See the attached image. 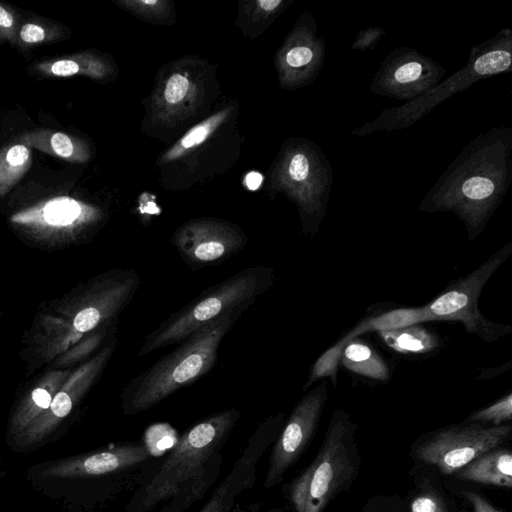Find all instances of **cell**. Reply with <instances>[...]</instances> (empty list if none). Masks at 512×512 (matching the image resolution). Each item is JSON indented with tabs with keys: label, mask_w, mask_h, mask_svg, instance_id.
<instances>
[{
	"label": "cell",
	"mask_w": 512,
	"mask_h": 512,
	"mask_svg": "<svg viewBox=\"0 0 512 512\" xmlns=\"http://www.w3.org/2000/svg\"><path fill=\"white\" fill-rule=\"evenodd\" d=\"M35 70L42 75L54 77H68L77 74L99 76L103 72V67L90 56L81 54L38 63Z\"/></svg>",
	"instance_id": "obj_16"
},
{
	"label": "cell",
	"mask_w": 512,
	"mask_h": 512,
	"mask_svg": "<svg viewBox=\"0 0 512 512\" xmlns=\"http://www.w3.org/2000/svg\"><path fill=\"white\" fill-rule=\"evenodd\" d=\"M32 163L31 147L16 143L0 151V196L5 195Z\"/></svg>",
	"instance_id": "obj_15"
},
{
	"label": "cell",
	"mask_w": 512,
	"mask_h": 512,
	"mask_svg": "<svg viewBox=\"0 0 512 512\" xmlns=\"http://www.w3.org/2000/svg\"><path fill=\"white\" fill-rule=\"evenodd\" d=\"M226 112L218 113L204 122L192 128L180 141L179 145L169 152L168 157L174 158L181 154L185 149H189L195 145L203 142L210 133L220 124L224 119Z\"/></svg>",
	"instance_id": "obj_20"
},
{
	"label": "cell",
	"mask_w": 512,
	"mask_h": 512,
	"mask_svg": "<svg viewBox=\"0 0 512 512\" xmlns=\"http://www.w3.org/2000/svg\"><path fill=\"white\" fill-rule=\"evenodd\" d=\"M155 457L143 441L116 444L89 454L60 460L41 472L55 478H89L107 475L145 474Z\"/></svg>",
	"instance_id": "obj_9"
},
{
	"label": "cell",
	"mask_w": 512,
	"mask_h": 512,
	"mask_svg": "<svg viewBox=\"0 0 512 512\" xmlns=\"http://www.w3.org/2000/svg\"><path fill=\"white\" fill-rule=\"evenodd\" d=\"M327 397V383L323 381L304 395L285 420L272 445L264 489L279 485L287 471L307 450L316 433Z\"/></svg>",
	"instance_id": "obj_7"
},
{
	"label": "cell",
	"mask_w": 512,
	"mask_h": 512,
	"mask_svg": "<svg viewBox=\"0 0 512 512\" xmlns=\"http://www.w3.org/2000/svg\"><path fill=\"white\" fill-rule=\"evenodd\" d=\"M511 64V54L505 50H495L480 56L474 69L482 75L496 74L506 70Z\"/></svg>",
	"instance_id": "obj_22"
},
{
	"label": "cell",
	"mask_w": 512,
	"mask_h": 512,
	"mask_svg": "<svg viewBox=\"0 0 512 512\" xmlns=\"http://www.w3.org/2000/svg\"><path fill=\"white\" fill-rule=\"evenodd\" d=\"M240 418L234 408L191 426L175 442L162 463L135 490L125 512H184L200 500L220 474L224 444Z\"/></svg>",
	"instance_id": "obj_1"
},
{
	"label": "cell",
	"mask_w": 512,
	"mask_h": 512,
	"mask_svg": "<svg viewBox=\"0 0 512 512\" xmlns=\"http://www.w3.org/2000/svg\"><path fill=\"white\" fill-rule=\"evenodd\" d=\"M342 365L349 371L379 381L390 377V370L381 355L366 341L348 337L340 351Z\"/></svg>",
	"instance_id": "obj_12"
},
{
	"label": "cell",
	"mask_w": 512,
	"mask_h": 512,
	"mask_svg": "<svg viewBox=\"0 0 512 512\" xmlns=\"http://www.w3.org/2000/svg\"><path fill=\"white\" fill-rule=\"evenodd\" d=\"M494 184L489 178L471 177L462 186V193L470 200L480 201L492 195Z\"/></svg>",
	"instance_id": "obj_23"
},
{
	"label": "cell",
	"mask_w": 512,
	"mask_h": 512,
	"mask_svg": "<svg viewBox=\"0 0 512 512\" xmlns=\"http://www.w3.org/2000/svg\"><path fill=\"white\" fill-rule=\"evenodd\" d=\"M512 434L510 423L486 426L465 421L431 431L412 445L411 457L417 464L428 466L448 476L476 457L503 446Z\"/></svg>",
	"instance_id": "obj_6"
},
{
	"label": "cell",
	"mask_w": 512,
	"mask_h": 512,
	"mask_svg": "<svg viewBox=\"0 0 512 512\" xmlns=\"http://www.w3.org/2000/svg\"><path fill=\"white\" fill-rule=\"evenodd\" d=\"M245 182L249 190H256L262 182V175L257 172H250L247 174Z\"/></svg>",
	"instance_id": "obj_33"
},
{
	"label": "cell",
	"mask_w": 512,
	"mask_h": 512,
	"mask_svg": "<svg viewBox=\"0 0 512 512\" xmlns=\"http://www.w3.org/2000/svg\"><path fill=\"white\" fill-rule=\"evenodd\" d=\"M286 420L284 413L263 420L234 462L229 474L214 489L210 498L199 512H237L236 500L256 482V468L259 460L279 435Z\"/></svg>",
	"instance_id": "obj_8"
},
{
	"label": "cell",
	"mask_w": 512,
	"mask_h": 512,
	"mask_svg": "<svg viewBox=\"0 0 512 512\" xmlns=\"http://www.w3.org/2000/svg\"><path fill=\"white\" fill-rule=\"evenodd\" d=\"M14 16L0 4V39L17 40Z\"/></svg>",
	"instance_id": "obj_28"
},
{
	"label": "cell",
	"mask_w": 512,
	"mask_h": 512,
	"mask_svg": "<svg viewBox=\"0 0 512 512\" xmlns=\"http://www.w3.org/2000/svg\"><path fill=\"white\" fill-rule=\"evenodd\" d=\"M17 143L71 162H85L89 157L88 149L81 140L62 132L31 131L19 136Z\"/></svg>",
	"instance_id": "obj_13"
},
{
	"label": "cell",
	"mask_w": 512,
	"mask_h": 512,
	"mask_svg": "<svg viewBox=\"0 0 512 512\" xmlns=\"http://www.w3.org/2000/svg\"><path fill=\"white\" fill-rule=\"evenodd\" d=\"M280 3H281L280 0H260V1H258V4L261 6V8L266 11L273 10Z\"/></svg>",
	"instance_id": "obj_34"
},
{
	"label": "cell",
	"mask_w": 512,
	"mask_h": 512,
	"mask_svg": "<svg viewBox=\"0 0 512 512\" xmlns=\"http://www.w3.org/2000/svg\"><path fill=\"white\" fill-rule=\"evenodd\" d=\"M467 421L486 426H500L512 420V393H508L491 405L471 413Z\"/></svg>",
	"instance_id": "obj_19"
},
{
	"label": "cell",
	"mask_w": 512,
	"mask_h": 512,
	"mask_svg": "<svg viewBox=\"0 0 512 512\" xmlns=\"http://www.w3.org/2000/svg\"><path fill=\"white\" fill-rule=\"evenodd\" d=\"M188 88V79L181 74H174L166 84L164 97L168 103H178L185 97Z\"/></svg>",
	"instance_id": "obj_25"
},
{
	"label": "cell",
	"mask_w": 512,
	"mask_h": 512,
	"mask_svg": "<svg viewBox=\"0 0 512 512\" xmlns=\"http://www.w3.org/2000/svg\"><path fill=\"white\" fill-rule=\"evenodd\" d=\"M121 310L123 309L113 306H87L76 314L73 326L79 332H88L94 329L104 316L114 315Z\"/></svg>",
	"instance_id": "obj_21"
},
{
	"label": "cell",
	"mask_w": 512,
	"mask_h": 512,
	"mask_svg": "<svg viewBox=\"0 0 512 512\" xmlns=\"http://www.w3.org/2000/svg\"><path fill=\"white\" fill-rule=\"evenodd\" d=\"M455 478L502 489L512 487V452L500 446L476 457L457 470Z\"/></svg>",
	"instance_id": "obj_11"
},
{
	"label": "cell",
	"mask_w": 512,
	"mask_h": 512,
	"mask_svg": "<svg viewBox=\"0 0 512 512\" xmlns=\"http://www.w3.org/2000/svg\"><path fill=\"white\" fill-rule=\"evenodd\" d=\"M275 275L266 266H251L209 287L190 303L167 317L149 333L137 356L181 343L226 312L246 310L274 283Z\"/></svg>",
	"instance_id": "obj_4"
},
{
	"label": "cell",
	"mask_w": 512,
	"mask_h": 512,
	"mask_svg": "<svg viewBox=\"0 0 512 512\" xmlns=\"http://www.w3.org/2000/svg\"><path fill=\"white\" fill-rule=\"evenodd\" d=\"M410 495L407 512H452L447 498L431 479H420Z\"/></svg>",
	"instance_id": "obj_17"
},
{
	"label": "cell",
	"mask_w": 512,
	"mask_h": 512,
	"mask_svg": "<svg viewBox=\"0 0 512 512\" xmlns=\"http://www.w3.org/2000/svg\"><path fill=\"white\" fill-rule=\"evenodd\" d=\"M512 254V243L495 251L469 274L451 281L431 302L422 306L427 321H459L467 333L485 342H494L512 332V326L485 318L478 308L482 289L497 269Z\"/></svg>",
	"instance_id": "obj_5"
},
{
	"label": "cell",
	"mask_w": 512,
	"mask_h": 512,
	"mask_svg": "<svg viewBox=\"0 0 512 512\" xmlns=\"http://www.w3.org/2000/svg\"><path fill=\"white\" fill-rule=\"evenodd\" d=\"M422 73V66L418 62H409L399 67L394 77L399 83H408L417 80Z\"/></svg>",
	"instance_id": "obj_29"
},
{
	"label": "cell",
	"mask_w": 512,
	"mask_h": 512,
	"mask_svg": "<svg viewBox=\"0 0 512 512\" xmlns=\"http://www.w3.org/2000/svg\"><path fill=\"white\" fill-rule=\"evenodd\" d=\"M32 400L39 409H48L52 402V397L47 390L36 388L32 392Z\"/></svg>",
	"instance_id": "obj_32"
},
{
	"label": "cell",
	"mask_w": 512,
	"mask_h": 512,
	"mask_svg": "<svg viewBox=\"0 0 512 512\" xmlns=\"http://www.w3.org/2000/svg\"><path fill=\"white\" fill-rule=\"evenodd\" d=\"M377 332L385 345L405 355L426 354L435 350L440 344L438 336L419 323Z\"/></svg>",
	"instance_id": "obj_14"
},
{
	"label": "cell",
	"mask_w": 512,
	"mask_h": 512,
	"mask_svg": "<svg viewBox=\"0 0 512 512\" xmlns=\"http://www.w3.org/2000/svg\"><path fill=\"white\" fill-rule=\"evenodd\" d=\"M361 512H404V508L395 497L375 496L366 503Z\"/></svg>",
	"instance_id": "obj_26"
},
{
	"label": "cell",
	"mask_w": 512,
	"mask_h": 512,
	"mask_svg": "<svg viewBox=\"0 0 512 512\" xmlns=\"http://www.w3.org/2000/svg\"><path fill=\"white\" fill-rule=\"evenodd\" d=\"M313 57L312 51L305 46L292 48L286 55L287 63L292 67H300L306 65Z\"/></svg>",
	"instance_id": "obj_31"
},
{
	"label": "cell",
	"mask_w": 512,
	"mask_h": 512,
	"mask_svg": "<svg viewBox=\"0 0 512 512\" xmlns=\"http://www.w3.org/2000/svg\"><path fill=\"white\" fill-rule=\"evenodd\" d=\"M267 512H286V510L283 509V508L277 507V508H273V509H271V510H269Z\"/></svg>",
	"instance_id": "obj_35"
},
{
	"label": "cell",
	"mask_w": 512,
	"mask_h": 512,
	"mask_svg": "<svg viewBox=\"0 0 512 512\" xmlns=\"http://www.w3.org/2000/svg\"><path fill=\"white\" fill-rule=\"evenodd\" d=\"M461 493L470 504L473 512H505L493 505V503L480 492L464 490Z\"/></svg>",
	"instance_id": "obj_27"
},
{
	"label": "cell",
	"mask_w": 512,
	"mask_h": 512,
	"mask_svg": "<svg viewBox=\"0 0 512 512\" xmlns=\"http://www.w3.org/2000/svg\"><path fill=\"white\" fill-rule=\"evenodd\" d=\"M44 221L54 226H66L82 214V205L69 197H58L47 201L41 208Z\"/></svg>",
	"instance_id": "obj_18"
},
{
	"label": "cell",
	"mask_w": 512,
	"mask_h": 512,
	"mask_svg": "<svg viewBox=\"0 0 512 512\" xmlns=\"http://www.w3.org/2000/svg\"><path fill=\"white\" fill-rule=\"evenodd\" d=\"M244 311L224 313L133 378L122 395L124 413L131 416L149 410L206 375L215 365L222 339Z\"/></svg>",
	"instance_id": "obj_2"
},
{
	"label": "cell",
	"mask_w": 512,
	"mask_h": 512,
	"mask_svg": "<svg viewBox=\"0 0 512 512\" xmlns=\"http://www.w3.org/2000/svg\"><path fill=\"white\" fill-rule=\"evenodd\" d=\"M356 434L348 412L335 409L313 460L282 487L293 512H325L351 488L361 467Z\"/></svg>",
	"instance_id": "obj_3"
},
{
	"label": "cell",
	"mask_w": 512,
	"mask_h": 512,
	"mask_svg": "<svg viewBox=\"0 0 512 512\" xmlns=\"http://www.w3.org/2000/svg\"><path fill=\"white\" fill-rule=\"evenodd\" d=\"M18 35L22 43L31 45L54 38V31L41 24L28 22L20 27Z\"/></svg>",
	"instance_id": "obj_24"
},
{
	"label": "cell",
	"mask_w": 512,
	"mask_h": 512,
	"mask_svg": "<svg viewBox=\"0 0 512 512\" xmlns=\"http://www.w3.org/2000/svg\"><path fill=\"white\" fill-rule=\"evenodd\" d=\"M309 172V163L305 155L298 153L295 154L289 165V174L295 181L304 180Z\"/></svg>",
	"instance_id": "obj_30"
},
{
	"label": "cell",
	"mask_w": 512,
	"mask_h": 512,
	"mask_svg": "<svg viewBox=\"0 0 512 512\" xmlns=\"http://www.w3.org/2000/svg\"><path fill=\"white\" fill-rule=\"evenodd\" d=\"M245 244V235L217 221L188 223L174 237L179 255L195 269L223 262L240 252Z\"/></svg>",
	"instance_id": "obj_10"
}]
</instances>
